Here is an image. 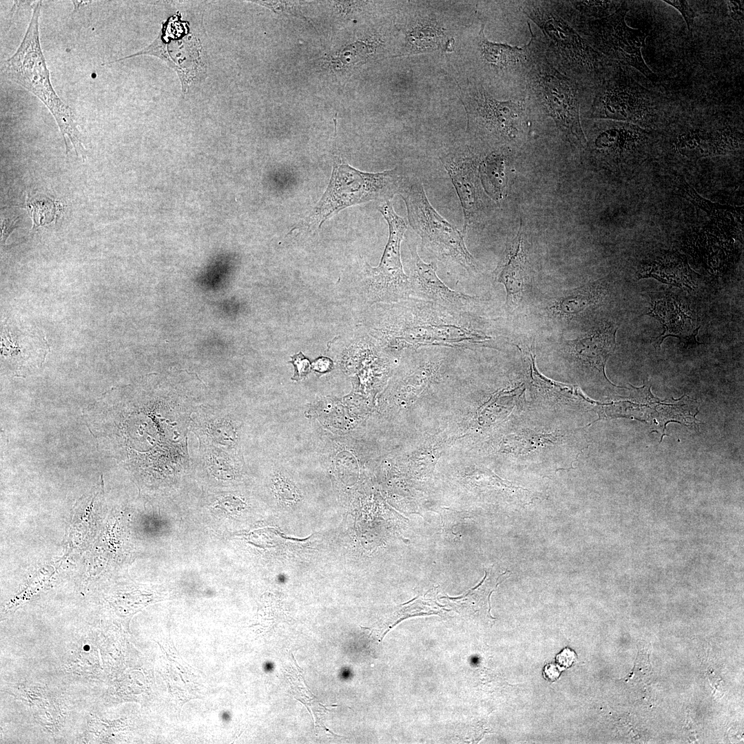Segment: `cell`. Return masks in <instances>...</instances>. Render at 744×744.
<instances>
[{"label":"cell","instance_id":"obj_1","mask_svg":"<svg viewBox=\"0 0 744 744\" xmlns=\"http://www.w3.org/2000/svg\"><path fill=\"white\" fill-rule=\"evenodd\" d=\"M527 23L531 34L527 43L530 65L524 99L530 130L537 124L552 127L562 139L584 149L587 139L581 123L580 107L588 94L548 61L538 35Z\"/></svg>","mask_w":744,"mask_h":744},{"label":"cell","instance_id":"obj_2","mask_svg":"<svg viewBox=\"0 0 744 744\" xmlns=\"http://www.w3.org/2000/svg\"><path fill=\"white\" fill-rule=\"evenodd\" d=\"M392 304L380 333L383 342L395 349L464 347L492 339L476 327L468 311L411 298Z\"/></svg>","mask_w":744,"mask_h":744},{"label":"cell","instance_id":"obj_3","mask_svg":"<svg viewBox=\"0 0 744 744\" xmlns=\"http://www.w3.org/2000/svg\"><path fill=\"white\" fill-rule=\"evenodd\" d=\"M519 8L541 32L548 61L592 96L613 61L595 50L559 12L555 1H519Z\"/></svg>","mask_w":744,"mask_h":744},{"label":"cell","instance_id":"obj_4","mask_svg":"<svg viewBox=\"0 0 744 744\" xmlns=\"http://www.w3.org/2000/svg\"><path fill=\"white\" fill-rule=\"evenodd\" d=\"M41 1L34 3L32 14L21 43L16 52L1 65L3 76L22 86L36 96L54 116L63 135L72 143L77 156L86 159L75 116L72 109L56 94L50 79L39 39V19Z\"/></svg>","mask_w":744,"mask_h":744},{"label":"cell","instance_id":"obj_5","mask_svg":"<svg viewBox=\"0 0 744 744\" xmlns=\"http://www.w3.org/2000/svg\"><path fill=\"white\" fill-rule=\"evenodd\" d=\"M467 115V132L490 148H517L530 132L524 99L499 100L481 85L468 81L461 88Z\"/></svg>","mask_w":744,"mask_h":744},{"label":"cell","instance_id":"obj_6","mask_svg":"<svg viewBox=\"0 0 744 744\" xmlns=\"http://www.w3.org/2000/svg\"><path fill=\"white\" fill-rule=\"evenodd\" d=\"M484 30L482 24L466 47L470 81L481 85L496 99H524L530 65L528 45L518 47L490 41Z\"/></svg>","mask_w":744,"mask_h":744},{"label":"cell","instance_id":"obj_7","mask_svg":"<svg viewBox=\"0 0 744 744\" xmlns=\"http://www.w3.org/2000/svg\"><path fill=\"white\" fill-rule=\"evenodd\" d=\"M560 14L597 52L609 60L630 66L653 83L658 76L646 65L641 50L647 34L632 28L626 22L629 10L626 2L612 14L599 19H586L572 7L569 1H558Z\"/></svg>","mask_w":744,"mask_h":744},{"label":"cell","instance_id":"obj_8","mask_svg":"<svg viewBox=\"0 0 744 744\" xmlns=\"http://www.w3.org/2000/svg\"><path fill=\"white\" fill-rule=\"evenodd\" d=\"M404 180L396 169L369 173L347 164H335L328 187L305 225L319 227L346 207L372 200H392Z\"/></svg>","mask_w":744,"mask_h":744},{"label":"cell","instance_id":"obj_9","mask_svg":"<svg viewBox=\"0 0 744 744\" xmlns=\"http://www.w3.org/2000/svg\"><path fill=\"white\" fill-rule=\"evenodd\" d=\"M399 194L406 205L409 225L420 237L423 249L439 260L457 263L469 273L477 271V262L464 242L466 234L434 209L420 180L405 179Z\"/></svg>","mask_w":744,"mask_h":744},{"label":"cell","instance_id":"obj_10","mask_svg":"<svg viewBox=\"0 0 744 744\" xmlns=\"http://www.w3.org/2000/svg\"><path fill=\"white\" fill-rule=\"evenodd\" d=\"M653 93L639 85L626 66L613 62L596 86L583 116L645 125L653 111Z\"/></svg>","mask_w":744,"mask_h":744},{"label":"cell","instance_id":"obj_11","mask_svg":"<svg viewBox=\"0 0 744 744\" xmlns=\"http://www.w3.org/2000/svg\"><path fill=\"white\" fill-rule=\"evenodd\" d=\"M389 225V239L380 265L364 268V287L367 299L371 302L389 303L409 299L408 276L404 271L400 246L407 230L402 217L394 210L392 200L381 203L378 207Z\"/></svg>","mask_w":744,"mask_h":744},{"label":"cell","instance_id":"obj_12","mask_svg":"<svg viewBox=\"0 0 744 744\" xmlns=\"http://www.w3.org/2000/svg\"><path fill=\"white\" fill-rule=\"evenodd\" d=\"M178 19H169L163 25L161 33L147 47L143 50L109 63L121 61L140 55H152L158 57L173 68L178 74L183 92L187 89L192 79L196 76L200 66V48L198 42L184 30L181 25L177 30Z\"/></svg>","mask_w":744,"mask_h":744},{"label":"cell","instance_id":"obj_13","mask_svg":"<svg viewBox=\"0 0 744 744\" xmlns=\"http://www.w3.org/2000/svg\"><path fill=\"white\" fill-rule=\"evenodd\" d=\"M408 278L411 299L435 302L459 311H468L478 302L477 298L452 290L437 274L434 262H424L417 251L416 245H409Z\"/></svg>","mask_w":744,"mask_h":744},{"label":"cell","instance_id":"obj_14","mask_svg":"<svg viewBox=\"0 0 744 744\" xmlns=\"http://www.w3.org/2000/svg\"><path fill=\"white\" fill-rule=\"evenodd\" d=\"M479 156L468 147L448 153L440 160L448 172L460 200L464 213L462 231L466 234L482 204L479 184Z\"/></svg>","mask_w":744,"mask_h":744},{"label":"cell","instance_id":"obj_15","mask_svg":"<svg viewBox=\"0 0 744 744\" xmlns=\"http://www.w3.org/2000/svg\"><path fill=\"white\" fill-rule=\"evenodd\" d=\"M404 30L402 56L453 50L454 39L448 37L443 23L435 17H416L408 22Z\"/></svg>","mask_w":744,"mask_h":744},{"label":"cell","instance_id":"obj_16","mask_svg":"<svg viewBox=\"0 0 744 744\" xmlns=\"http://www.w3.org/2000/svg\"><path fill=\"white\" fill-rule=\"evenodd\" d=\"M618 327L603 323L584 335L566 342L568 351L581 363L605 375V365L616 346Z\"/></svg>","mask_w":744,"mask_h":744},{"label":"cell","instance_id":"obj_17","mask_svg":"<svg viewBox=\"0 0 744 744\" xmlns=\"http://www.w3.org/2000/svg\"><path fill=\"white\" fill-rule=\"evenodd\" d=\"M647 314L657 318L663 327V333L654 341L655 347L660 348L667 337H676L686 347L700 344L696 340L700 327H694L692 318L683 311L674 296L666 295L652 300Z\"/></svg>","mask_w":744,"mask_h":744},{"label":"cell","instance_id":"obj_18","mask_svg":"<svg viewBox=\"0 0 744 744\" xmlns=\"http://www.w3.org/2000/svg\"><path fill=\"white\" fill-rule=\"evenodd\" d=\"M525 275V248L521 230H519L494 272L496 282L505 287L508 306L514 307L521 300L524 289Z\"/></svg>","mask_w":744,"mask_h":744},{"label":"cell","instance_id":"obj_19","mask_svg":"<svg viewBox=\"0 0 744 744\" xmlns=\"http://www.w3.org/2000/svg\"><path fill=\"white\" fill-rule=\"evenodd\" d=\"M649 277L692 289L696 273L690 269L685 256L678 252H668L641 265L639 278Z\"/></svg>","mask_w":744,"mask_h":744},{"label":"cell","instance_id":"obj_20","mask_svg":"<svg viewBox=\"0 0 744 744\" xmlns=\"http://www.w3.org/2000/svg\"><path fill=\"white\" fill-rule=\"evenodd\" d=\"M743 143V134L730 129L706 134L694 131L691 135L692 156L701 157L725 154L738 149Z\"/></svg>","mask_w":744,"mask_h":744},{"label":"cell","instance_id":"obj_21","mask_svg":"<svg viewBox=\"0 0 744 744\" xmlns=\"http://www.w3.org/2000/svg\"><path fill=\"white\" fill-rule=\"evenodd\" d=\"M680 185L683 196L705 211L715 224L728 229H737L736 220L742 222L743 207L721 205L702 198L684 178L681 180Z\"/></svg>","mask_w":744,"mask_h":744},{"label":"cell","instance_id":"obj_22","mask_svg":"<svg viewBox=\"0 0 744 744\" xmlns=\"http://www.w3.org/2000/svg\"><path fill=\"white\" fill-rule=\"evenodd\" d=\"M601 293L597 285H585L559 297L552 303L550 309L557 316L572 318L597 303Z\"/></svg>","mask_w":744,"mask_h":744},{"label":"cell","instance_id":"obj_23","mask_svg":"<svg viewBox=\"0 0 744 744\" xmlns=\"http://www.w3.org/2000/svg\"><path fill=\"white\" fill-rule=\"evenodd\" d=\"M508 147L493 148L488 154L479 157V168L486 189L496 199L501 198L504 187V168Z\"/></svg>","mask_w":744,"mask_h":744},{"label":"cell","instance_id":"obj_24","mask_svg":"<svg viewBox=\"0 0 744 744\" xmlns=\"http://www.w3.org/2000/svg\"><path fill=\"white\" fill-rule=\"evenodd\" d=\"M577 12L586 19L594 20L613 14L622 1H569Z\"/></svg>","mask_w":744,"mask_h":744},{"label":"cell","instance_id":"obj_25","mask_svg":"<svg viewBox=\"0 0 744 744\" xmlns=\"http://www.w3.org/2000/svg\"><path fill=\"white\" fill-rule=\"evenodd\" d=\"M56 203L48 198L41 199V200L30 201L29 199L27 200V208L29 209L34 221L33 229L50 223L53 220L56 214Z\"/></svg>","mask_w":744,"mask_h":744},{"label":"cell","instance_id":"obj_26","mask_svg":"<svg viewBox=\"0 0 744 744\" xmlns=\"http://www.w3.org/2000/svg\"><path fill=\"white\" fill-rule=\"evenodd\" d=\"M664 2L676 8L681 14L688 29L691 31L696 14L688 1L685 0H665Z\"/></svg>","mask_w":744,"mask_h":744},{"label":"cell","instance_id":"obj_27","mask_svg":"<svg viewBox=\"0 0 744 744\" xmlns=\"http://www.w3.org/2000/svg\"><path fill=\"white\" fill-rule=\"evenodd\" d=\"M291 362L294 365L295 372L292 380H300L303 379L311 371L309 360L302 353H299L291 357Z\"/></svg>","mask_w":744,"mask_h":744},{"label":"cell","instance_id":"obj_28","mask_svg":"<svg viewBox=\"0 0 744 744\" xmlns=\"http://www.w3.org/2000/svg\"><path fill=\"white\" fill-rule=\"evenodd\" d=\"M242 503L239 499L227 497L220 500L217 504V507L231 514H234L241 510L242 508Z\"/></svg>","mask_w":744,"mask_h":744},{"label":"cell","instance_id":"obj_29","mask_svg":"<svg viewBox=\"0 0 744 744\" xmlns=\"http://www.w3.org/2000/svg\"><path fill=\"white\" fill-rule=\"evenodd\" d=\"M727 3L730 17L736 21H743L744 14L743 1H728Z\"/></svg>","mask_w":744,"mask_h":744},{"label":"cell","instance_id":"obj_30","mask_svg":"<svg viewBox=\"0 0 744 744\" xmlns=\"http://www.w3.org/2000/svg\"><path fill=\"white\" fill-rule=\"evenodd\" d=\"M333 366L332 361L327 358H318L311 364V368L320 373L329 371Z\"/></svg>","mask_w":744,"mask_h":744},{"label":"cell","instance_id":"obj_31","mask_svg":"<svg viewBox=\"0 0 744 744\" xmlns=\"http://www.w3.org/2000/svg\"><path fill=\"white\" fill-rule=\"evenodd\" d=\"M15 222H16V220H12L10 222V220H4L3 223H2V231H3L2 236L3 238V242L6 241V240L8 238V234H10V232H11L12 231V229L16 227L14 226Z\"/></svg>","mask_w":744,"mask_h":744}]
</instances>
